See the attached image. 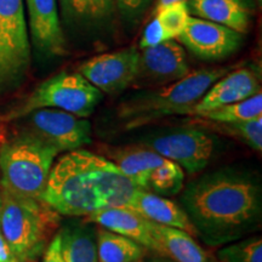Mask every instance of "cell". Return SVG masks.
<instances>
[{
    "instance_id": "7c38bea8",
    "label": "cell",
    "mask_w": 262,
    "mask_h": 262,
    "mask_svg": "<svg viewBox=\"0 0 262 262\" xmlns=\"http://www.w3.org/2000/svg\"><path fill=\"white\" fill-rule=\"evenodd\" d=\"M191 70L182 45L175 39L142 49L139 71L133 84L137 86H164L186 77Z\"/></svg>"
},
{
    "instance_id": "f1b7e54d",
    "label": "cell",
    "mask_w": 262,
    "mask_h": 262,
    "mask_svg": "<svg viewBox=\"0 0 262 262\" xmlns=\"http://www.w3.org/2000/svg\"><path fill=\"white\" fill-rule=\"evenodd\" d=\"M120 10L126 14H134L147 4L148 0H116Z\"/></svg>"
},
{
    "instance_id": "603a6c76",
    "label": "cell",
    "mask_w": 262,
    "mask_h": 262,
    "mask_svg": "<svg viewBox=\"0 0 262 262\" xmlns=\"http://www.w3.org/2000/svg\"><path fill=\"white\" fill-rule=\"evenodd\" d=\"M212 127L221 133L243 141L255 150H262V116L235 123H214Z\"/></svg>"
},
{
    "instance_id": "1f68e13d",
    "label": "cell",
    "mask_w": 262,
    "mask_h": 262,
    "mask_svg": "<svg viewBox=\"0 0 262 262\" xmlns=\"http://www.w3.org/2000/svg\"><path fill=\"white\" fill-rule=\"evenodd\" d=\"M2 208H3V194H2V191H0V215H2Z\"/></svg>"
},
{
    "instance_id": "d6a6232c",
    "label": "cell",
    "mask_w": 262,
    "mask_h": 262,
    "mask_svg": "<svg viewBox=\"0 0 262 262\" xmlns=\"http://www.w3.org/2000/svg\"><path fill=\"white\" fill-rule=\"evenodd\" d=\"M152 262H164V261H152Z\"/></svg>"
},
{
    "instance_id": "8992f818",
    "label": "cell",
    "mask_w": 262,
    "mask_h": 262,
    "mask_svg": "<svg viewBox=\"0 0 262 262\" xmlns=\"http://www.w3.org/2000/svg\"><path fill=\"white\" fill-rule=\"evenodd\" d=\"M102 98V93L80 73L62 72L39 85L11 118L24 117L39 108H55L88 118Z\"/></svg>"
},
{
    "instance_id": "9a60e30c",
    "label": "cell",
    "mask_w": 262,
    "mask_h": 262,
    "mask_svg": "<svg viewBox=\"0 0 262 262\" xmlns=\"http://www.w3.org/2000/svg\"><path fill=\"white\" fill-rule=\"evenodd\" d=\"M27 6L29 31L39 50L50 55H63L66 42L56 0H24Z\"/></svg>"
},
{
    "instance_id": "ba28073f",
    "label": "cell",
    "mask_w": 262,
    "mask_h": 262,
    "mask_svg": "<svg viewBox=\"0 0 262 262\" xmlns=\"http://www.w3.org/2000/svg\"><path fill=\"white\" fill-rule=\"evenodd\" d=\"M111 162L139 189L159 195L178 194L182 189L181 166L143 146L118 149L111 153Z\"/></svg>"
},
{
    "instance_id": "7a4b0ae2",
    "label": "cell",
    "mask_w": 262,
    "mask_h": 262,
    "mask_svg": "<svg viewBox=\"0 0 262 262\" xmlns=\"http://www.w3.org/2000/svg\"><path fill=\"white\" fill-rule=\"evenodd\" d=\"M137 189L113 162L78 148L52 165L41 199L60 215L88 216L127 206Z\"/></svg>"
},
{
    "instance_id": "484cf974",
    "label": "cell",
    "mask_w": 262,
    "mask_h": 262,
    "mask_svg": "<svg viewBox=\"0 0 262 262\" xmlns=\"http://www.w3.org/2000/svg\"><path fill=\"white\" fill-rule=\"evenodd\" d=\"M217 255L224 262H262V239H245L222 248Z\"/></svg>"
},
{
    "instance_id": "83f0119b",
    "label": "cell",
    "mask_w": 262,
    "mask_h": 262,
    "mask_svg": "<svg viewBox=\"0 0 262 262\" xmlns=\"http://www.w3.org/2000/svg\"><path fill=\"white\" fill-rule=\"evenodd\" d=\"M42 262H64L60 250V234L58 233L55 235V238L51 239L42 257Z\"/></svg>"
},
{
    "instance_id": "3957f363",
    "label": "cell",
    "mask_w": 262,
    "mask_h": 262,
    "mask_svg": "<svg viewBox=\"0 0 262 262\" xmlns=\"http://www.w3.org/2000/svg\"><path fill=\"white\" fill-rule=\"evenodd\" d=\"M229 70L222 67L189 72L182 79L159 89L141 91L118 106L117 116L125 130L139 129L164 117L188 116L209 88Z\"/></svg>"
},
{
    "instance_id": "cb8c5ba5",
    "label": "cell",
    "mask_w": 262,
    "mask_h": 262,
    "mask_svg": "<svg viewBox=\"0 0 262 262\" xmlns=\"http://www.w3.org/2000/svg\"><path fill=\"white\" fill-rule=\"evenodd\" d=\"M189 14L188 4L186 2H178L157 10L156 18L164 31L168 33L170 39H178L187 26Z\"/></svg>"
},
{
    "instance_id": "4dcf8cb0",
    "label": "cell",
    "mask_w": 262,
    "mask_h": 262,
    "mask_svg": "<svg viewBox=\"0 0 262 262\" xmlns=\"http://www.w3.org/2000/svg\"><path fill=\"white\" fill-rule=\"evenodd\" d=\"M178 2H186V0H158V4H157L156 11L157 10L164 8V6L172 4V3H178Z\"/></svg>"
},
{
    "instance_id": "d6986e66",
    "label": "cell",
    "mask_w": 262,
    "mask_h": 262,
    "mask_svg": "<svg viewBox=\"0 0 262 262\" xmlns=\"http://www.w3.org/2000/svg\"><path fill=\"white\" fill-rule=\"evenodd\" d=\"M189 14L245 34L251 19L247 0H191Z\"/></svg>"
},
{
    "instance_id": "30bf717a",
    "label": "cell",
    "mask_w": 262,
    "mask_h": 262,
    "mask_svg": "<svg viewBox=\"0 0 262 262\" xmlns=\"http://www.w3.org/2000/svg\"><path fill=\"white\" fill-rule=\"evenodd\" d=\"M26 130L58 152H71L91 143V124L85 118L55 108H39L26 114Z\"/></svg>"
},
{
    "instance_id": "7402d4cb",
    "label": "cell",
    "mask_w": 262,
    "mask_h": 262,
    "mask_svg": "<svg viewBox=\"0 0 262 262\" xmlns=\"http://www.w3.org/2000/svg\"><path fill=\"white\" fill-rule=\"evenodd\" d=\"M261 116L262 93L260 91V93L255 94L254 96L245 98L243 101L203 113L198 118L212 123H235L250 120Z\"/></svg>"
},
{
    "instance_id": "4316f807",
    "label": "cell",
    "mask_w": 262,
    "mask_h": 262,
    "mask_svg": "<svg viewBox=\"0 0 262 262\" xmlns=\"http://www.w3.org/2000/svg\"><path fill=\"white\" fill-rule=\"evenodd\" d=\"M172 40L170 39L168 33L164 31L162 26L156 17L146 26L145 31H143L142 38L140 40V48L146 49L150 47H156V45L162 44L164 41Z\"/></svg>"
},
{
    "instance_id": "52a82bcc",
    "label": "cell",
    "mask_w": 262,
    "mask_h": 262,
    "mask_svg": "<svg viewBox=\"0 0 262 262\" xmlns=\"http://www.w3.org/2000/svg\"><path fill=\"white\" fill-rule=\"evenodd\" d=\"M31 63V42L24 0H0V93L24 80Z\"/></svg>"
},
{
    "instance_id": "8fae6325",
    "label": "cell",
    "mask_w": 262,
    "mask_h": 262,
    "mask_svg": "<svg viewBox=\"0 0 262 262\" xmlns=\"http://www.w3.org/2000/svg\"><path fill=\"white\" fill-rule=\"evenodd\" d=\"M140 51L135 48L102 54L80 64L78 73L101 93L118 94L133 85L137 77Z\"/></svg>"
},
{
    "instance_id": "ac0fdd59",
    "label": "cell",
    "mask_w": 262,
    "mask_h": 262,
    "mask_svg": "<svg viewBox=\"0 0 262 262\" xmlns=\"http://www.w3.org/2000/svg\"><path fill=\"white\" fill-rule=\"evenodd\" d=\"M150 232L155 239V251L175 262H211L209 254L182 229L168 227L150 221Z\"/></svg>"
},
{
    "instance_id": "277c9868",
    "label": "cell",
    "mask_w": 262,
    "mask_h": 262,
    "mask_svg": "<svg viewBox=\"0 0 262 262\" xmlns=\"http://www.w3.org/2000/svg\"><path fill=\"white\" fill-rule=\"evenodd\" d=\"M57 148L25 131L0 146L2 191L21 198L41 199Z\"/></svg>"
},
{
    "instance_id": "44dd1931",
    "label": "cell",
    "mask_w": 262,
    "mask_h": 262,
    "mask_svg": "<svg viewBox=\"0 0 262 262\" xmlns=\"http://www.w3.org/2000/svg\"><path fill=\"white\" fill-rule=\"evenodd\" d=\"M98 262H135L142 258L145 249L133 239L101 227L96 231Z\"/></svg>"
},
{
    "instance_id": "5b68a950",
    "label": "cell",
    "mask_w": 262,
    "mask_h": 262,
    "mask_svg": "<svg viewBox=\"0 0 262 262\" xmlns=\"http://www.w3.org/2000/svg\"><path fill=\"white\" fill-rule=\"evenodd\" d=\"M0 231L17 262L35 260L60 225V214L42 199L21 198L2 191Z\"/></svg>"
},
{
    "instance_id": "6da1fadb",
    "label": "cell",
    "mask_w": 262,
    "mask_h": 262,
    "mask_svg": "<svg viewBox=\"0 0 262 262\" xmlns=\"http://www.w3.org/2000/svg\"><path fill=\"white\" fill-rule=\"evenodd\" d=\"M181 206L206 244H228L256 231L262 217V191L249 173L225 169L187 186Z\"/></svg>"
},
{
    "instance_id": "9c48e42d",
    "label": "cell",
    "mask_w": 262,
    "mask_h": 262,
    "mask_svg": "<svg viewBox=\"0 0 262 262\" xmlns=\"http://www.w3.org/2000/svg\"><path fill=\"white\" fill-rule=\"evenodd\" d=\"M142 145L176 163L188 173L202 171L215 150V140L210 134L189 126L156 131L142 140Z\"/></svg>"
},
{
    "instance_id": "5bb4252c",
    "label": "cell",
    "mask_w": 262,
    "mask_h": 262,
    "mask_svg": "<svg viewBox=\"0 0 262 262\" xmlns=\"http://www.w3.org/2000/svg\"><path fill=\"white\" fill-rule=\"evenodd\" d=\"M260 91V75L256 70L244 67L228 72L209 88L188 116L199 117L209 111L243 101Z\"/></svg>"
},
{
    "instance_id": "ffe728a7",
    "label": "cell",
    "mask_w": 262,
    "mask_h": 262,
    "mask_svg": "<svg viewBox=\"0 0 262 262\" xmlns=\"http://www.w3.org/2000/svg\"><path fill=\"white\" fill-rule=\"evenodd\" d=\"M60 250L64 262H98L96 229L88 222H73L60 232Z\"/></svg>"
},
{
    "instance_id": "4fadbf2b",
    "label": "cell",
    "mask_w": 262,
    "mask_h": 262,
    "mask_svg": "<svg viewBox=\"0 0 262 262\" xmlns=\"http://www.w3.org/2000/svg\"><path fill=\"white\" fill-rule=\"evenodd\" d=\"M243 38L244 34L226 26L189 16L178 40L202 60H221L234 54Z\"/></svg>"
},
{
    "instance_id": "836d02e7",
    "label": "cell",
    "mask_w": 262,
    "mask_h": 262,
    "mask_svg": "<svg viewBox=\"0 0 262 262\" xmlns=\"http://www.w3.org/2000/svg\"><path fill=\"white\" fill-rule=\"evenodd\" d=\"M135 262H141V260H139V261H135Z\"/></svg>"
},
{
    "instance_id": "e0dca14e",
    "label": "cell",
    "mask_w": 262,
    "mask_h": 262,
    "mask_svg": "<svg viewBox=\"0 0 262 262\" xmlns=\"http://www.w3.org/2000/svg\"><path fill=\"white\" fill-rule=\"evenodd\" d=\"M127 206L148 221L182 229L192 237H196L194 226L192 225L185 209L165 196L137 189Z\"/></svg>"
},
{
    "instance_id": "d4e9b609",
    "label": "cell",
    "mask_w": 262,
    "mask_h": 262,
    "mask_svg": "<svg viewBox=\"0 0 262 262\" xmlns=\"http://www.w3.org/2000/svg\"><path fill=\"white\" fill-rule=\"evenodd\" d=\"M67 14L81 18H104L112 14L116 0H61Z\"/></svg>"
},
{
    "instance_id": "f546056e",
    "label": "cell",
    "mask_w": 262,
    "mask_h": 262,
    "mask_svg": "<svg viewBox=\"0 0 262 262\" xmlns=\"http://www.w3.org/2000/svg\"><path fill=\"white\" fill-rule=\"evenodd\" d=\"M0 262H17L2 231H0Z\"/></svg>"
},
{
    "instance_id": "2e32d148",
    "label": "cell",
    "mask_w": 262,
    "mask_h": 262,
    "mask_svg": "<svg viewBox=\"0 0 262 262\" xmlns=\"http://www.w3.org/2000/svg\"><path fill=\"white\" fill-rule=\"evenodd\" d=\"M85 222L96 224L108 231L133 239L143 248L153 251L156 249L155 239L150 232V221L129 206H114L95 211L85 216Z\"/></svg>"
}]
</instances>
